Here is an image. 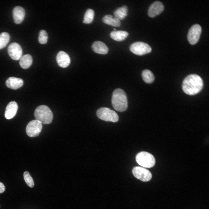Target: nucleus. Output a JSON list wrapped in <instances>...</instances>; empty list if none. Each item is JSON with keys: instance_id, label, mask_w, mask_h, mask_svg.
<instances>
[{"instance_id": "nucleus-1", "label": "nucleus", "mask_w": 209, "mask_h": 209, "mask_svg": "<svg viewBox=\"0 0 209 209\" xmlns=\"http://www.w3.org/2000/svg\"><path fill=\"white\" fill-rule=\"evenodd\" d=\"M203 86L202 79L199 75L192 74L187 76L182 82V88L186 94L192 95L199 93Z\"/></svg>"}, {"instance_id": "nucleus-2", "label": "nucleus", "mask_w": 209, "mask_h": 209, "mask_svg": "<svg viewBox=\"0 0 209 209\" xmlns=\"http://www.w3.org/2000/svg\"><path fill=\"white\" fill-rule=\"evenodd\" d=\"M111 102L116 110L119 112L125 111L128 107V101L125 92L120 89H115L112 93Z\"/></svg>"}, {"instance_id": "nucleus-3", "label": "nucleus", "mask_w": 209, "mask_h": 209, "mask_svg": "<svg viewBox=\"0 0 209 209\" xmlns=\"http://www.w3.org/2000/svg\"><path fill=\"white\" fill-rule=\"evenodd\" d=\"M36 120L42 124H48L51 122L53 113L50 109L45 105H41L35 109L34 113Z\"/></svg>"}, {"instance_id": "nucleus-4", "label": "nucleus", "mask_w": 209, "mask_h": 209, "mask_svg": "<svg viewBox=\"0 0 209 209\" xmlns=\"http://www.w3.org/2000/svg\"><path fill=\"white\" fill-rule=\"evenodd\" d=\"M136 160L140 165L147 168L153 167L156 163L154 156L151 154L144 151L137 154L136 156Z\"/></svg>"}, {"instance_id": "nucleus-5", "label": "nucleus", "mask_w": 209, "mask_h": 209, "mask_svg": "<svg viewBox=\"0 0 209 209\" xmlns=\"http://www.w3.org/2000/svg\"><path fill=\"white\" fill-rule=\"evenodd\" d=\"M96 114L100 119L106 121L116 122L119 120L117 114L114 111L107 107L98 109Z\"/></svg>"}, {"instance_id": "nucleus-6", "label": "nucleus", "mask_w": 209, "mask_h": 209, "mask_svg": "<svg viewBox=\"0 0 209 209\" xmlns=\"http://www.w3.org/2000/svg\"><path fill=\"white\" fill-rule=\"evenodd\" d=\"M130 50L134 54L142 55L151 52L152 48L147 44L140 42H134L130 47Z\"/></svg>"}, {"instance_id": "nucleus-7", "label": "nucleus", "mask_w": 209, "mask_h": 209, "mask_svg": "<svg viewBox=\"0 0 209 209\" xmlns=\"http://www.w3.org/2000/svg\"><path fill=\"white\" fill-rule=\"evenodd\" d=\"M202 29L199 24H195L190 29L187 35V39L191 45L196 44L198 41Z\"/></svg>"}, {"instance_id": "nucleus-8", "label": "nucleus", "mask_w": 209, "mask_h": 209, "mask_svg": "<svg viewBox=\"0 0 209 209\" xmlns=\"http://www.w3.org/2000/svg\"><path fill=\"white\" fill-rule=\"evenodd\" d=\"M42 124L39 121L35 120L29 122L26 127V131L27 134L30 137L38 136L42 129Z\"/></svg>"}, {"instance_id": "nucleus-9", "label": "nucleus", "mask_w": 209, "mask_h": 209, "mask_svg": "<svg viewBox=\"0 0 209 209\" xmlns=\"http://www.w3.org/2000/svg\"><path fill=\"white\" fill-rule=\"evenodd\" d=\"M132 172L135 177L144 182L150 181L152 177V174L149 170L142 167H134L132 170Z\"/></svg>"}, {"instance_id": "nucleus-10", "label": "nucleus", "mask_w": 209, "mask_h": 209, "mask_svg": "<svg viewBox=\"0 0 209 209\" xmlns=\"http://www.w3.org/2000/svg\"><path fill=\"white\" fill-rule=\"evenodd\" d=\"M8 50L9 56L14 60H18L22 56V48L20 45L17 43L10 44L8 47Z\"/></svg>"}, {"instance_id": "nucleus-11", "label": "nucleus", "mask_w": 209, "mask_h": 209, "mask_svg": "<svg viewBox=\"0 0 209 209\" xmlns=\"http://www.w3.org/2000/svg\"><path fill=\"white\" fill-rule=\"evenodd\" d=\"M164 9L163 4L159 1H156L149 7L148 11V15L151 17H154L162 12Z\"/></svg>"}, {"instance_id": "nucleus-12", "label": "nucleus", "mask_w": 209, "mask_h": 209, "mask_svg": "<svg viewBox=\"0 0 209 209\" xmlns=\"http://www.w3.org/2000/svg\"><path fill=\"white\" fill-rule=\"evenodd\" d=\"M56 59L58 64L61 67H66L70 64V59L69 56L63 51H60L58 53Z\"/></svg>"}, {"instance_id": "nucleus-13", "label": "nucleus", "mask_w": 209, "mask_h": 209, "mask_svg": "<svg viewBox=\"0 0 209 209\" xmlns=\"http://www.w3.org/2000/svg\"><path fill=\"white\" fill-rule=\"evenodd\" d=\"M18 108L17 103L15 101L10 102L7 105L5 113V116L8 119H11L16 115Z\"/></svg>"}, {"instance_id": "nucleus-14", "label": "nucleus", "mask_w": 209, "mask_h": 209, "mask_svg": "<svg viewBox=\"0 0 209 209\" xmlns=\"http://www.w3.org/2000/svg\"><path fill=\"white\" fill-rule=\"evenodd\" d=\"M12 13L15 22L17 24L21 23L24 20L25 15L24 8L19 6L15 7L13 10Z\"/></svg>"}, {"instance_id": "nucleus-15", "label": "nucleus", "mask_w": 209, "mask_h": 209, "mask_svg": "<svg viewBox=\"0 0 209 209\" xmlns=\"http://www.w3.org/2000/svg\"><path fill=\"white\" fill-rule=\"evenodd\" d=\"M23 84L24 81L22 79L12 77L8 78L6 82V85L8 87L13 89H17L21 87Z\"/></svg>"}, {"instance_id": "nucleus-16", "label": "nucleus", "mask_w": 209, "mask_h": 209, "mask_svg": "<svg viewBox=\"0 0 209 209\" xmlns=\"http://www.w3.org/2000/svg\"><path fill=\"white\" fill-rule=\"evenodd\" d=\"M92 48L95 53L101 54H106L108 51V48L102 42L100 41L95 42L92 44Z\"/></svg>"}, {"instance_id": "nucleus-17", "label": "nucleus", "mask_w": 209, "mask_h": 209, "mask_svg": "<svg viewBox=\"0 0 209 209\" xmlns=\"http://www.w3.org/2000/svg\"><path fill=\"white\" fill-rule=\"evenodd\" d=\"M128 34V32L125 31H114L111 33L110 36L115 40L121 41L125 39Z\"/></svg>"}, {"instance_id": "nucleus-18", "label": "nucleus", "mask_w": 209, "mask_h": 209, "mask_svg": "<svg viewBox=\"0 0 209 209\" xmlns=\"http://www.w3.org/2000/svg\"><path fill=\"white\" fill-rule=\"evenodd\" d=\"M19 64L21 67L24 69L29 68L32 64V57L29 54H26L21 56L20 59Z\"/></svg>"}, {"instance_id": "nucleus-19", "label": "nucleus", "mask_w": 209, "mask_h": 209, "mask_svg": "<svg viewBox=\"0 0 209 209\" xmlns=\"http://www.w3.org/2000/svg\"><path fill=\"white\" fill-rule=\"evenodd\" d=\"M103 22L105 23L114 27H119L121 25L120 20L115 18H113L110 15H106L102 19Z\"/></svg>"}, {"instance_id": "nucleus-20", "label": "nucleus", "mask_w": 209, "mask_h": 209, "mask_svg": "<svg viewBox=\"0 0 209 209\" xmlns=\"http://www.w3.org/2000/svg\"><path fill=\"white\" fill-rule=\"evenodd\" d=\"M127 8L124 6L117 9L114 12L115 18L120 20L123 19L127 15Z\"/></svg>"}, {"instance_id": "nucleus-21", "label": "nucleus", "mask_w": 209, "mask_h": 209, "mask_svg": "<svg viewBox=\"0 0 209 209\" xmlns=\"http://www.w3.org/2000/svg\"><path fill=\"white\" fill-rule=\"evenodd\" d=\"M142 75L143 80L146 83H151L154 80L155 78L153 74L149 70H143L142 72Z\"/></svg>"}, {"instance_id": "nucleus-22", "label": "nucleus", "mask_w": 209, "mask_h": 209, "mask_svg": "<svg viewBox=\"0 0 209 209\" xmlns=\"http://www.w3.org/2000/svg\"><path fill=\"white\" fill-rule=\"evenodd\" d=\"M94 12L93 10L88 9L85 12L84 15L83 23L86 24L91 23L94 18Z\"/></svg>"}, {"instance_id": "nucleus-23", "label": "nucleus", "mask_w": 209, "mask_h": 209, "mask_svg": "<svg viewBox=\"0 0 209 209\" xmlns=\"http://www.w3.org/2000/svg\"><path fill=\"white\" fill-rule=\"evenodd\" d=\"M10 36L7 32H2L0 34V49L5 47L10 40Z\"/></svg>"}, {"instance_id": "nucleus-24", "label": "nucleus", "mask_w": 209, "mask_h": 209, "mask_svg": "<svg viewBox=\"0 0 209 209\" xmlns=\"http://www.w3.org/2000/svg\"><path fill=\"white\" fill-rule=\"evenodd\" d=\"M24 177L25 181L27 185L30 188H33L34 185L33 179L29 173L26 171L24 173Z\"/></svg>"}, {"instance_id": "nucleus-25", "label": "nucleus", "mask_w": 209, "mask_h": 209, "mask_svg": "<svg viewBox=\"0 0 209 209\" xmlns=\"http://www.w3.org/2000/svg\"><path fill=\"white\" fill-rule=\"evenodd\" d=\"M48 35L46 32L44 30H42L40 31L38 40L41 44H46L47 41Z\"/></svg>"}, {"instance_id": "nucleus-26", "label": "nucleus", "mask_w": 209, "mask_h": 209, "mask_svg": "<svg viewBox=\"0 0 209 209\" xmlns=\"http://www.w3.org/2000/svg\"><path fill=\"white\" fill-rule=\"evenodd\" d=\"M5 187L4 184L0 182V193L3 192L5 190Z\"/></svg>"}, {"instance_id": "nucleus-27", "label": "nucleus", "mask_w": 209, "mask_h": 209, "mask_svg": "<svg viewBox=\"0 0 209 209\" xmlns=\"http://www.w3.org/2000/svg\"><path fill=\"white\" fill-rule=\"evenodd\" d=\"M113 30H116V29H115V28H113Z\"/></svg>"}]
</instances>
